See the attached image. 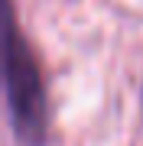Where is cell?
<instances>
[{"label":"cell","instance_id":"1","mask_svg":"<svg viewBox=\"0 0 143 146\" xmlns=\"http://www.w3.org/2000/svg\"><path fill=\"white\" fill-rule=\"evenodd\" d=\"M0 88L7 94V110H10V127L20 146H46L49 140V98L39 58L33 52L26 36H16L7 72L0 78Z\"/></svg>","mask_w":143,"mask_h":146},{"label":"cell","instance_id":"2","mask_svg":"<svg viewBox=\"0 0 143 146\" xmlns=\"http://www.w3.org/2000/svg\"><path fill=\"white\" fill-rule=\"evenodd\" d=\"M16 36H20V23H16V7L13 0H0V78L7 72V58Z\"/></svg>","mask_w":143,"mask_h":146}]
</instances>
